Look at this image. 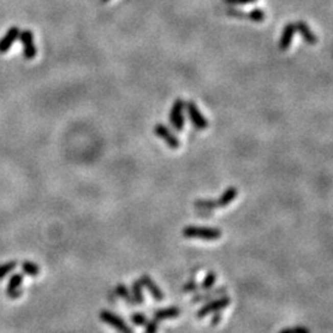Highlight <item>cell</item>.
<instances>
[{"label": "cell", "mask_w": 333, "mask_h": 333, "mask_svg": "<svg viewBox=\"0 0 333 333\" xmlns=\"http://www.w3.org/2000/svg\"><path fill=\"white\" fill-rule=\"evenodd\" d=\"M185 239H199L206 241H216L222 237V231L215 227H203V226H186L183 230Z\"/></svg>", "instance_id": "obj_1"}, {"label": "cell", "mask_w": 333, "mask_h": 333, "mask_svg": "<svg viewBox=\"0 0 333 333\" xmlns=\"http://www.w3.org/2000/svg\"><path fill=\"white\" fill-rule=\"evenodd\" d=\"M99 317L104 323L115 328L118 333H135V331L127 325L126 321L110 310H102L99 314Z\"/></svg>", "instance_id": "obj_2"}, {"label": "cell", "mask_w": 333, "mask_h": 333, "mask_svg": "<svg viewBox=\"0 0 333 333\" xmlns=\"http://www.w3.org/2000/svg\"><path fill=\"white\" fill-rule=\"evenodd\" d=\"M184 110H185V102L181 99H177L174 102L173 106H172L171 112H169V121H171V125L178 132L183 131L184 127H185Z\"/></svg>", "instance_id": "obj_3"}, {"label": "cell", "mask_w": 333, "mask_h": 333, "mask_svg": "<svg viewBox=\"0 0 333 333\" xmlns=\"http://www.w3.org/2000/svg\"><path fill=\"white\" fill-rule=\"evenodd\" d=\"M231 304V297L222 295L220 297H216V299L210 300L207 304H205L203 307L200 308L198 312H196V317L198 319H203V317L207 316V315L213 314L216 311H222L227 307L228 305Z\"/></svg>", "instance_id": "obj_4"}, {"label": "cell", "mask_w": 333, "mask_h": 333, "mask_svg": "<svg viewBox=\"0 0 333 333\" xmlns=\"http://www.w3.org/2000/svg\"><path fill=\"white\" fill-rule=\"evenodd\" d=\"M19 40L22 46L23 58L28 59V61H31V59L36 57L37 47L34 41V34H32L30 30H23V31H20Z\"/></svg>", "instance_id": "obj_5"}, {"label": "cell", "mask_w": 333, "mask_h": 333, "mask_svg": "<svg viewBox=\"0 0 333 333\" xmlns=\"http://www.w3.org/2000/svg\"><path fill=\"white\" fill-rule=\"evenodd\" d=\"M185 109H186V112H188L190 121H192V125L196 130L201 131L207 129V126H209V121H207V118L201 114V111L199 110V108L196 106V104L194 102L185 103Z\"/></svg>", "instance_id": "obj_6"}, {"label": "cell", "mask_w": 333, "mask_h": 333, "mask_svg": "<svg viewBox=\"0 0 333 333\" xmlns=\"http://www.w3.org/2000/svg\"><path fill=\"white\" fill-rule=\"evenodd\" d=\"M154 133H156L157 137L163 139V141L165 142V145L168 146L169 148H172V150H177V148L180 147L179 138H178L165 125L157 124L156 126H154Z\"/></svg>", "instance_id": "obj_7"}, {"label": "cell", "mask_w": 333, "mask_h": 333, "mask_svg": "<svg viewBox=\"0 0 333 333\" xmlns=\"http://www.w3.org/2000/svg\"><path fill=\"white\" fill-rule=\"evenodd\" d=\"M22 282H23V275L20 273H15L14 275L10 276L7 285V296L11 300L19 299L22 295Z\"/></svg>", "instance_id": "obj_8"}, {"label": "cell", "mask_w": 333, "mask_h": 333, "mask_svg": "<svg viewBox=\"0 0 333 333\" xmlns=\"http://www.w3.org/2000/svg\"><path fill=\"white\" fill-rule=\"evenodd\" d=\"M139 281L142 282L144 288L147 289L148 293H150V295L152 296L157 302H162L163 300L165 299L164 293L160 290V288L156 284V281H154L150 275H148V274L141 275V278H139Z\"/></svg>", "instance_id": "obj_9"}, {"label": "cell", "mask_w": 333, "mask_h": 333, "mask_svg": "<svg viewBox=\"0 0 333 333\" xmlns=\"http://www.w3.org/2000/svg\"><path fill=\"white\" fill-rule=\"evenodd\" d=\"M226 291H227V288L220 287V288H216V289L206 290V293H198L193 296L192 302L193 304H200V302L210 301V300L216 299V297L225 295Z\"/></svg>", "instance_id": "obj_10"}, {"label": "cell", "mask_w": 333, "mask_h": 333, "mask_svg": "<svg viewBox=\"0 0 333 333\" xmlns=\"http://www.w3.org/2000/svg\"><path fill=\"white\" fill-rule=\"evenodd\" d=\"M20 29L17 26H13L7 31V34L0 38V53H7L11 49L14 42L19 40Z\"/></svg>", "instance_id": "obj_11"}, {"label": "cell", "mask_w": 333, "mask_h": 333, "mask_svg": "<svg viewBox=\"0 0 333 333\" xmlns=\"http://www.w3.org/2000/svg\"><path fill=\"white\" fill-rule=\"evenodd\" d=\"M296 28L295 23H287L285 28L282 29L280 40H279V49L281 51H287L288 49L291 46V42H293L294 36H295Z\"/></svg>", "instance_id": "obj_12"}, {"label": "cell", "mask_w": 333, "mask_h": 333, "mask_svg": "<svg viewBox=\"0 0 333 333\" xmlns=\"http://www.w3.org/2000/svg\"><path fill=\"white\" fill-rule=\"evenodd\" d=\"M180 316V308L177 306H171V307L165 308H158L153 312V319L156 321H164L171 319H177Z\"/></svg>", "instance_id": "obj_13"}, {"label": "cell", "mask_w": 333, "mask_h": 333, "mask_svg": "<svg viewBox=\"0 0 333 333\" xmlns=\"http://www.w3.org/2000/svg\"><path fill=\"white\" fill-rule=\"evenodd\" d=\"M295 28H296V31H299L300 34H301V36L305 40L306 43L315 44L317 42L316 35H315V32L312 31L311 28L307 25V23L304 21H299L295 23Z\"/></svg>", "instance_id": "obj_14"}, {"label": "cell", "mask_w": 333, "mask_h": 333, "mask_svg": "<svg viewBox=\"0 0 333 333\" xmlns=\"http://www.w3.org/2000/svg\"><path fill=\"white\" fill-rule=\"evenodd\" d=\"M237 195H239V190H237V188H234V186H230V188H227L224 193H222V195L220 196L218 200H216V203H218V207L228 206L232 201H234V199L237 198Z\"/></svg>", "instance_id": "obj_15"}, {"label": "cell", "mask_w": 333, "mask_h": 333, "mask_svg": "<svg viewBox=\"0 0 333 333\" xmlns=\"http://www.w3.org/2000/svg\"><path fill=\"white\" fill-rule=\"evenodd\" d=\"M131 295H132L135 305H144L145 304V294H144V285L138 280L132 281L131 284Z\"/></svg>", "instance_id": "obj_16"}, {"label": "cell", "mask_w": 333, "mask_h": 333, "mask_svg": "<svg viewBox=\"0 0 333 333\" xmlns=\"http://www.w3.org/2000/svg\"><path fill=\"white\" fill-rule=\"evenodd\" d=\"M114 293L118 297H120L121 300H124L125 304H126V305L135 306V301H133L132 295H131V291H130L129 288H127L125 284H121V282H120V284L116 285Z\"/></svg>", "instance_id": "obj_17"}, {"label": "cell", "mask_w": 333, "mask_h": 333, "mask_svg": "<svg viewBox=\"0 0 333 333\" xmlns=\"http://www.w3.org/2000/svg\"><path fill=\"white\" fill-rule=\"evenodd\" d=\"M21 270L23 274L32 276V278L40 274V267L31 260H23L21 263Z\"/></svg>", "instance_id": "obj_18"}, {"label": "cell", "mask_w": 333, "mask_h": 333, "mask_svg": "<svg viewBox=\"0 0 333 333\" xmlns=\"http://www.w3.org/2000/svg\"><path fill=\"white\" fill-rule=\"evenodd\" d=\"M216 280H218V275H216L215 272H212V270H211V272L207 273L206 276H205V278H204L203 282H201V284L199 285V287H200V289L203 290V291H206V290H209V289H212V288L215 287Z\"/></svg>", "instance_id": "obj_19"}, {"label": "cell", "mask_w": 333, "mask_h": 333, "mask_svg": "<svg viewBox=\"0 0 333 333\" xmlns=\"http://www.w3.org/2000/svg\"><path fill=\"white\" fill-rule=\"evenodd\" d=\"M196 210H207L213 211L218 209V203L216 200H209V199H203V200H196L194 203Z\"/></svg>", "instance_id": "obj_20"}, {"label": "cell", "mask_w": 333, "mask_h": 333, "mask_svg": "<svg viewBox=\"0 0 333 333\" xmlns=\"http://www.w3.org/2000/svg\"><path fill=\"white\" fill-rule=\"evenodd\" d=\"M16 267H17L16 260H9V261H5V263L0 264V280H3L5 276L10 274Z\"/></svg>", "instance_id": "obj_21"}, {"label": "cell", "mask_w": 333, "mask_h": 333, "mask_svg": "<svg viewBox=\"0 0 333 333\" xmlns=\"http://www.w3.org/2000/svg\"><path fill=\"white\" fill-rule=\"evenodd\" d=\"M130 319H131V322H132L133 325L138 326V327L145 326L148 321L147 316H146L145 314H142V312H133V314L130 315Z\"/></svg>", "instance_id": "obj_22"}, {"label": "cell", "mask_w": 333, "mask_h": 333, "mask_svg": "<svg viewBox=\"0 0 333 333\" xmlns=\"http://www.w3.org/2000/svg\"><path fill=\"white\" fill-rule=\"evenodd\" d=\"M199 289H200V287H199L198 281H196L195 278L189 279V280L183 285V288H181V290H183V293H185V294L196 293V291H198Z\"/></svg>", "instance_id": "obj_23"}, {"label": "cell", "mask_w": 333, "mask_h": 333, "mask_svg": "<svg viewBox=\"0 0 333 333\" xmlns=\"http://www.w3.org/2000/svg\"><path fill=\"white\" fill-rule=\"evenodd\" d=\"M248 17L254 22H261L266 20V13L263 10H260V9H254V10H252L248 14Z\"/></svg>", "instance_id": "obj_24"}, {"label": "cell", "mask_w": 333, "mask_h": 333, "mask_svg": "<svg viewBox=\"0 0 333 333\" xmlns=\"http://www.w3.org/2000/svg\"><path fill=\"white\" fill-rule=\"evenodd\" d=\"M278 333H311L310 329L305 326H296L293 328H284Z\"/></svg>", "instance_id": "obj_25"}, {"label": "cell", "mask_w": 333, "mask_h": 333, "mask_svg": "<svg viewBox=\"0 0 333 333\" xmlns=\"http://www.w3.org/2000/svg\"><path fill=\"white\" fill-rule=\"evenodd\" d=\"M158 321L156 320H151V321H147V323H146L145 327H146V331L145 333H158Z\"/></svg>", "instance_id": "obj_26"}, {"label": "cell", "mask_w": 333, "mask_h": 333, "mask_svg": "<svg viewBox=\"0 0 333 333\" xmlns=\"http://www.w3.org/2000/svg\"><path fill=\"white\" fill-rule=\"evenodd\" d=\"M222 317H224V315H222V311H216L212 314V319L210 321V325L211 326H218L220 325V322L222 321Z\"/></svg>", "instance_id": "obj_27"}, {"label": "cell", "mask_w": 333, "mask_h": 333, "mask_svg": "<svg viewBox=\"0 0 333 333\" xmlns=\"http://www.w3.org/2000/svg\"><path fill=\"white\" fill-rule=\"evenodd\" d=\"M257 0H225L226 4L231 5V7H233V5H246V4H251V3H255Z\"/></svg>", "instance_id": "obj_28"}, {"label": "cell", "mask_w": 333, "mask_h": 333, "mask_svg": "<svg viewBox=\"0 0 333 333\" xmlns=\"http://www.w3.org/2000/svg\"><path fill=\"white\" fill-rule=\"evenodd\" d=\"M198 215L201 218H210V216H212V212L207 210H198Z\"/></svg>", "instance_id": "obj_29"}, {"label": "cell", "mask_w": 333, "mask_h": 333, "mask_svg": "<svg viewBox=\"0 0 333 333\" xmlns=\"http://www.w3.org/2000/svg\"><path fill=\"white\" fill-rule=\"evenodd\" d=\"M100 2H102V3H108L109 0H100Z\"/></svg>", "instance_id": "obj_30"}]
</instances>
